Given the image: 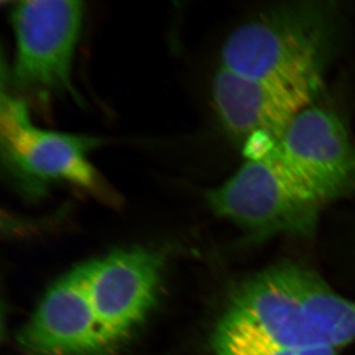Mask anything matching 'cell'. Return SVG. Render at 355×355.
I'll list each match as a JSON object with an SVG mask.
<instances>
[{
  "label": "cell",
  "mask_w": 355,
  "mask_h": 355,
  "mask_svg": "<svg viewBox=\"0 0 355 355\" xmlns=\"http://www.w3.org/2000/svg\"><path fill=\"white\" fill-rule=\"evenodd\" d=\"M343 32L340 3L282 2L263 9L233 30L222 44L219 65L317 97Z\"/></svg>",
  "instance_id": "6da1fadb"
},
{
  "label": "cell",
  "mask_w": 355,
  "mask_h": 355,
  "mask_svg": "<svg viewBox=\"0 0 355 355\" xmlns=\"http://www.w3.org/2000/svg\"><path fill=\"white\" fill-rule=\"evenodd\" d=\"M97 137L46 130L35 125L29 105L1 84L0 162L9 188L39 202L53 187L69 184L104 202H118L108 181L90 161Z\"/></svg>",
  "instance_id": "7a4b0ae2"
},
{
  "label": "cell",
  "mask_w": 355,
  "mask_h": 355,
  "mask_svg": "<svg viewBox=\"0 0 355 355\" xmlns=\"http://www.w3.org/2000/svg\"><path fill=\"white\" fill-rule=\"evenodd\" d=\"M85 3L77 0H24L14 2L9 19L15 37L10 67H2L1 84L12 94L48 105L70 98L84 104L72 78V65Z\"/></svg>",
  "instance_id": "3957f363"
},
{
  "label": "cell",
  "mask_w": 355,
  "mask_h": 355,
  "mask_svg": "<svg viewBox=\"0 0 355 355\" xmlns=\"http://www.w3.org/2000/svg\"><path fill=\"white\" fill-rule=\"evenodd\" d=\"M205 198L216 216L256 242L279 236L312 237L326 207L268 157L246 159L232 176L205 191Z\"/></svg>",
  "instance_id": "277c9868"
},
{
  "label": "cell",
  "mask_w": 355,
  "mask_h": 355,
  "mask_svg": "<svg viewBox=\"0 0 355 355\" xmlns=\"http://www.w3.org/2000/svg\"><path fill=\"white\" fill-rule=\"evenodd\" d=\"M266 157L324 207L355 193V141L330 107L299 112Z\"/></svg>",
  "instance_id": "5b68a950"
},
{
  "label": "cell",
  "mask_w": 355,
  "mask_h": 355,
  "mask_svg": "<svg viewBox=\"0 0 355 355\" xmlns=\"http://www.w3.org/2000/svg\"><path fill=\"white\" fill-rule=\"evenodd\" d=\"M164 265L158 251L130 248L79 266L96 319L116 354L155 306Z\"/></svg>",
  "instance_id": "8992f818"
},
{
  "label": "cell",
  "mask_w": 355,
  "mask_h": 355,
  "mask_svg": "<svg viewBox=\"0 0 355 355\" xmlns=\"http://www.w3.org/2000/svg\"><path fill=\"white\" fill-rule=\"evenodd\" d=\"M217 121L247 159L266 157L316 96L235 73L218 65L211 83Z\"/></svg>",
  "instance_id": "52a82bcc"
},
{
  "label": "cell",
  "mask_w": 355,
  "mask_h": 355,
  "mask_svg": "<svg viewBox=\"0 0 355 355\" xmlns=\"http://www.w3.org/2000/svg\"><path fill=\"white\" fill-rule=\"evenodd\" d=\"M18 345L26 355H114L98 324L80 266L49 289Z\"/></svg>",
  "instance_id": "ba28073f"
},
{
  "label": "cell",
  "mask_w": 355,
  "mask_h": 355,
  "mask_svg": "<svg viewBox=\"0 0 355 355\" xmlns=\"http://www.w3.org/2000/svg\"><path fill=\"white\" fill-rule=\"evenodd\" d=\"M212 355H336V349H288L270 342L251 327L222 315L211 340Z\"/></svg>",
  "instance_id": "9c48e42d"
}]
</instances>
